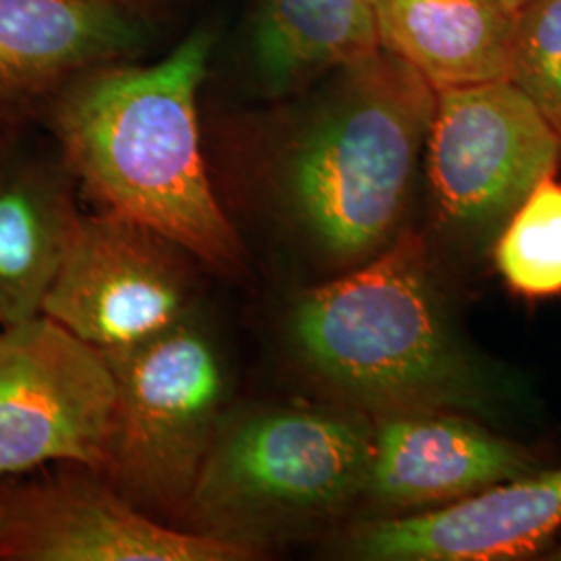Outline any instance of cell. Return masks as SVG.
<instances>
[{"mask_svg":"<svg viewBox=\"0 0 561 561\" xmlns=\"http://www.w3.org/2000/svg\"><path fill=\"white\" fill-rule=\"evenodd\" d=\"M377 421L366 493L387 507H442L539 470L520 445L468 414L421 410Z\"/></svg>","mask_w":561,"mask_h":561,"instance_id":"7c38bea8","label":"cell"},{"mask_svg":"<svg viewBox=\"0 0 561 561\" xmlns=\"http://www.w3.org/2000/svg\"><path fill=\"white\" fill-rule=\"evenodd\" d=\"M373 426L335 410H268L219 428L187 505L219 530L321 516L366 493Z\"/></svg>","mask_w":561,"mask_h":561,"instance_id":"277c9868","label":"cell"},{"mask_svg":"<svg viewBox=\"0 0 561 561\" xmlns=\"http://www.w3.org/2000/svg\"><path fill=\"white\" fill-rule=\"evenodd\" d=\"M76 215L46 167L0 169V327L42 314Z\"/></svg>","mask_w":561,"mask_h":561,"instance_id":"9a60e30c","label":"cell"},{"mask_svg":"<svg viewBox=\"0 0 561 561\" xmlns=\"http://www.w3.org/2000/svg\"><path fill=\"white\" fill-rule=\"evenodd\" d=\"M507 80L561 136V0H528L516 11Z\"/></svg>","mask_w":561,"mask_h":561,"instance_id":"e0dca14e","label":"cell"},{"mask_svg":"<svg viewBox=\"0 0 561 561\" xmlns=\"http://www.w3.org/2000/svg\"><path fill=\"white\" fill-rule=\"evenodd\" d=\"M385 50L437 92L507 80L516 11L500 0H373Z\"/></svg>","mask_w":561,"mask_h":561,"instance_id":"4fadbf2b","label":"cell"},{"mask_svg":"<svg viewBox=\"0 0 561 561\" xmlns=\"http://www.w3.org/2000/svg\"><path fill=\"white\" fill-rule=\"evenodd\" d=\"M500 2H503L505 7H510V9H514V11H518L528 0H500Z\"/></svg>","mask_w":561,"mask_h":561,"instance_id":"ac0fdd59","label":"cell"},{"mask_svg":"<svg viewBox=\"0 0 561 561\" xmlns=\"http://www.w3.org/2000/svg\"><path fill=\"white\" fill-rule=\"evenodd\" d=\"M213 48L215 34L201 27L152 65L121 60L81 73L42 111L67 169L104 210L233 273L243 248L208 180L198 127Z\"/></svg>","mask_w":561,"mask_h":561,"instance_id":"6da1fadb","label":"cell"},{"mask_svg":"<svg viewBox=\"0 0 561 561\" xmlns=\"http://www.w3.org/2000/svg\"><path fill=\"white\" fill-rule=\"evenodd\" d=\"M150 32L136 0H0V131L81 73L134 59Z\"/></svg>","mask_w":561,"mask_h":561,"instance_id":"30bf717a","label":"cell"},{"mask_svg":"<svg viewBox=\"0 0 561 561\" xmlns=\"http://www.w3.org/2000/svg\"><path fill=\"white\" fill-rule=\"evenodd\" d=\"M245 542L169 528L81 479L0 481V561H240Z\"/></svg>","mask_w":561,"mask_h":561,"instance_id":"9c48e42d","label":"cell"},{"mask_svg":"<svg viewBox=\"0 0 561 561\" xmlns=\"http://www.w3.org/2000/svg\"><path fill=\"white\" fill-rule=\"evenodd\" d=\"M321 83L285 146L280 183L304 233L347 271L401 231L437 90L385 48Z\"/></svg>","mask_w":561,"mask_h":561,"instance_id":"3957f363","label":"cell"},{"mask_svg":"<svg viewBox=\"0 0 561 561\" xmlns=\"http://www.w3.org/2000/svg\"><path fill=\"white\" fill-rule=\"evenodd\" d=\"M561 530V468L500 482L442 507L362 524L347 551L370 561L516 560Z\"/></svg>","mask_w":561,"mask_h":561,"instance_id":"8fae6325","label":"cell"},{"mask_svg":"<svg viewBox=\"0 0 561 561\" xmlns=\"http://www.w3.org/2000/svg\"><path fill=\"white\" fill-rule=\"evenodd\" d=\"M560 157V134L516 83L437 92L424 161L437 221L454 236L497 233Z\"/></svg>","mask_w":561,"mask_h":561,"instance_id":"8992f818","label":"cell"},{"mask_svg":"<svg viewBox=\"0 0 561 561\" xmlns=\"http://www.w3.org/2000/svg\"><path fill=\"white\" fill-rule=\"evenodd\" d=\"M115 405L99 347L46 314L0 327V481L46 463L102 470Z\"/></svg>","mask_w":561,"mask_h":561,"instance_id":"52a82bcc","label":"cell"},{"mask_svg":"<svg viewBox=\"0 0 561 561\" xmlns=\"http://www.w3.org/2000/svg\"><path fill=\"white\" fill-rule=\"evenodd\" d=\"M291 340L319 379L377 416L495 412V381L461 341L426 245L408 229L373 259L304 291Z\"/></svg>","mask_w":561,"mask_h":561,"instance_id":"7a4b0ae2","label":"cell"},{"mask_svg":"<svg viewBox=\"0 0 561 561\" xmlns=\"http://www.w3.org/2000/svg\"><path fill=\"white\" fill-rule=\"evenodd\" d=\"M381 46L373 0H259L250 59L262 90L287 96Z\"/></svg>","mask_w":561,"mask_h":561,"instance_id":"5bb4252c","label":"cell"},{"mask_svg":"<svg viewBox=\"0 0 561 561\" xmlns=\"http://www.w3.org/2000/svg\"><path fill=\"white\" fill-rule=\"evenodd\" d=\"M180 252L115 213L76 215L42 314L101 352L150 340L190 317Z\"/></svg>","mask_w":561,"mask_h":561,"instance_id":"ba28073f","label":"cell"},{"mask_svg":"<svg viewBox=\"0 0 561 561\" xmlns=\"http://www.w3.org/2000/svg\"><path fill=\"white\" fill-rule=\"evenodd\" d=\"M551 560H561V542L556 547V551H553V556H549Z\"/></svg>","mask_w":561,"mask_h":561,"instance_id":"d6986e66","label":"cell"},{"mask_svg":"<svg viewBox=\"0 0 561 561\" xmlns=\"http://www.w3.org/2000/svg\"><path fill=\"white\" fill-rule=\"evenodd\" d=\"M505 285L526 300L561 296V181L545 175L507 217L493 245Z\"/></svg>","mask_w":561,"mask_h":561,"instance_id":"2e32d148","label":"cell"},{"mask_svg":"<svg viewBox=\"0 0 561 561\" xmlns=\"http://www.w3.org/2000/svg\"><path fill=\"white\" fill-rule=\"evenodd\" d=\"M104 356L117 379V405L102 470L146 505L190 502L227 391L215 343L185 317Z\"/></svg>","mask_w":561,"mask_h":561,"instance_id":"5b68a950","label":"cell"}]
</instances>
